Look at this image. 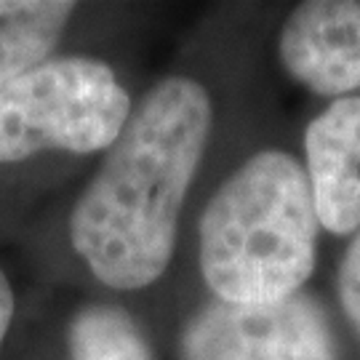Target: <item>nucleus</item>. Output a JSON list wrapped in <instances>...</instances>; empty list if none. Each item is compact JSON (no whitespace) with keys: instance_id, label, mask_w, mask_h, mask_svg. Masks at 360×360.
Wrapping results in <instances>:
<instances>
[{"instance_id":"nucleus-5","label":"nucleus","mask_w":360,"mask_h":360,"mask_svg":"<svg viewBox=\"0 0 360 360\" xmlns=\"http://www.w3.org/2000/svg\"><path fill=\"white\" fill-rule=\"evenodd\" d=\"M281 62L323 96L360 89V3H302L281 30Z\"/></svg>"},{"instance_id":"nucleus-7","label":"nucleus","mask_w":360,"mask_h":360,"mask_svg":"<svg viewBox=\"0 0 360 360\" xmlns=\"http://www.w3.org/2000/svg\"><path fill=\"white\" fill-rule=\"evenodd\" d=\"M72 11L67 0H0V89L49 59Z\"/></svg>"},{"instance_id":"nucleus-4","label":"nucleus","mask_w":360,"mask_h":360,"mask_svg":"<svg viewBox=\"0 0 360 360\" xmlns=\"http://www.w3.org/2000/svg\"><path fill=\"white\" fill-rule=\"evenodd\" d=\"M184 360H336L328 321L309 296L294 294L264 304L211 302L195 315Z\"/></svg>"},{"instance_id":"nucleus-8","label":"nucleus","mask_w":360,"mask_h":360,"mask_svg":"<svg viewBox=\"0 0 360 360\" xmlns=\"http://www.w3.org/2000/svg\"><path fill=\"white\" fill-rule=\"evenodd\" d=\"M72 360H150L139 328L117 307H89L70 326Z\"/></svg>"},{"instance_id":"nucleus-10","label":"nucleus","mask_w":360,"mask_h":360,"mask_svg":"<svg viewBox=\"0 0 360 360\" xmlns=\"http://www.w3.org/2000/svg\"><path fill=\"white\" fill-rule=\"evenodd\" d=\"M11 318H13V291H11V285H8V278L0 270V347H3V342H6Z\"/></svg>"},{"instance_id":"nucleus-3","label":"nucleus","mask_w":360,"mask_h":360,"mask_svg":"<svg viewBox=\"0 0 360 360\" xmlns=\"http://www.w3.org/2000/svg\"><path fill=\"white\" fill-rule=\"evenodd\" d=\"M129 117V94L104 62L46 59L0 89V163L43 150H110Z\"/></svg>"},{"instance_id":"nucleus-2","label":"nucleus","mask_w":360,"mask_h":360,"mask_svg":"<svg viewBox=\"0 0 360 360\" xmlns=\"http://www.w3.org/2000/svg\"><path fill=\"white\" fill-rule=\"evenodd\" d=\"M318 208L294 155L259 153L219 187L200 219V270L217 299L264 304L299 294L315 267Z\"/></svg>"},{"instance_id":"nucleus-6","label":"nucleus","mask_w":360,"mask_h":360,"mask_svg":"<svg viewBox=\"0 0 360 360\" xmlns=\"http://www.w3.org/2000/svg\"><path fill=\"white\" fill-rule=\"evenodd\" d=\"M318 219L334 235L360 230V96H342L304 134Z\"/></svg>"},{"instance_id":"nucleus-1","label":"nucleus","mask_w":360,"mask_h":360,"mask_svg":"<svg viewBox=\"0 0 360 360\" xmlns=\"http://www.w3.org/2000/svg\"><path fill=\"white\" fill-rule=\"evenodd\" d=\"M211 117L190 77L163 80L129 117L70 219L72 248L102 283L134 291L166 272Z\"/></svg>"},{"instance_id":"nucleus-9","label":"nucleus","mask_w":360,"mask_h":360,"mask_svg":"<svg viewBox=\"0 0 360 360\" xmlns=\"http://www.w3.org/2000/svg\"><path fill=\"white\" fill-rule=\"evenodd\" d=\"M339 299H342L347 318L360 331V232L349 243L347 254L342 259V267H339Z\"/></svg>"}]
</instances>
